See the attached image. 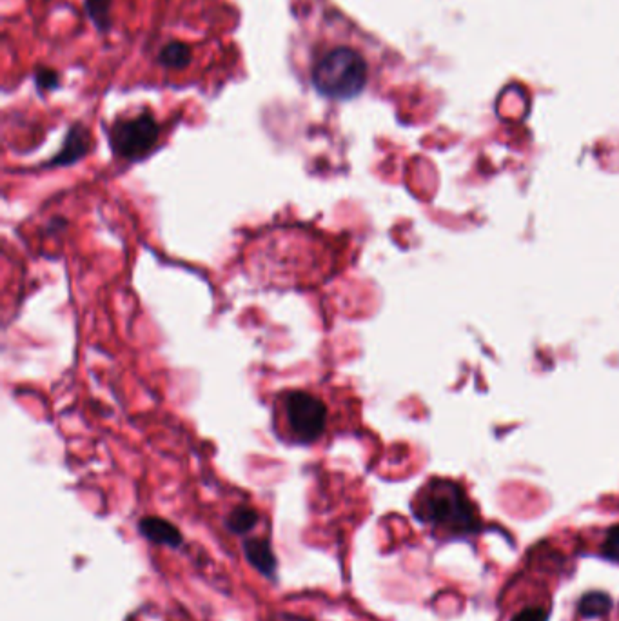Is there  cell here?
<instances>
[{
	"label": "cell",
	"instance_id": "obj_1",
	"mask_svg": "<svg viewBox=\"0 0 619 621\" xmlns=\"http://www.w3.org/2000/svg\"><path fill=\"white\" fill-rule=\"evenodd\" d=\"M333 413L313 389H287L276 396L275 431L291 444H315L331 429Z\"/></svg>",
	"mask_w": 619,
	"mask_h": 621
},
{
	"label": "cell",
	"instance_id": "obj_2",
	"mask_svg": "<svg viewBox=\"0 0 619 621\" xmlns=\"http://www.w3.org/2000/svg\"><path fill=\"white\" fill-rule=\"evenodd\" d=\"M414 514L423 523L451 536L480 531L482 523L467 494L451 480H433L423 487L414 500Z\"/></svg>",
	"mask_w": 619,
	"mask_h": 621
},
{
	"label": "cell",
	"instance_id": "obj_3",
	"mask_svg": "<svg viewBox=\"0 0 619 621\" xmlns=\"http://www.w3.org/2000/svg\"><path fill=\"white\" fill-rule=\"evenodd\" d=\"M369 68L364 57L347 46H338L316 60L311 80L316 91L331 100H351L364 91Z\"/></svg>",
	"mask_w": 619,
	"mask_h": 621
},
{
	"label": "cell",
	"instance_id": "obj_4",
	"mask_svg": "<svg viewBox=\"0 0 619 621\" xmlns=\"http://www.w3.org/2000/svg\"><path fill=\"white\" fill-rule=\"evenodd\" d=\"M157 120L151 115H137L129 119H120L113 124L109 140L111 148L117 153L118 157L128 158V160H138L148 155L151 149L155 148L158 142Z\"/></svg>",
	"mask_w": 619,
	"mask_h": 621
},
{
	"label": "cell",
	"instance_id": "obj_5",
	"mask_svg": "<svg viewBox=\"0 0 619 621\" xmlns=\"http://www.w3.org/2000/svg\"><path fill=\"white\" fill-rule=\"evenodd\" d=\"M140 533L144 538H148L149 542L158 543V545H168V547H178L182 543V534L178 531L173 523L155 516H148L144 520H140L138 525Z\"/></svg>",
	"mask_w": 619,
	"mask_h": 621
},
{
	"label": "cell",
	"instance_id": "obj_6",
	"mask_svg": "<svg viewBox=\"0 0 619 621\" xmlns=\"http://www.w3.org/2000/svg\"><path fill=\"white\" fill-rule=\"evenodd\" d=\"M191 57H193V51L189 48V44L171 40V42H166V44L160 46L157 62L162 69L182 71V69L189 68Z\"/></svg>",
	"mask_w": 619,
	"mask_h": 621
},
{
	"label": "cell",
	"instance_id": "obj_7",
	"mask_svg": "<svg viewBox=\"0 0 619 621\" xmlns=\"http://www.w3.org/2000/svg\"><path fill=\"white\" fill-rule=\"evenodd\" d=\"M244 549H246L247 562L251 563L256 571L262 572L269 578L275 574L276 558L267 540L251 538L244 543Z\"/></svg>",
	"mask_w": 619,
	"mask_h": 621
},
{
	"label": "cell",
	"instance_id": "obj_8",
	"mask_svg": "<svg viewBox=\"0 0 619 621\" xmlns=\"http://www.w3.org/2000/svg\"><path fill=\"white\" fill-rule=\"evenodd\" d=\"M258 523V513L249 505H238L231 513L227 514L226 525L231 533L247 534L253 531Z\"/></svg>",
	"mask_w": 619,
	"mask_h": 621
},
{
	"label": "cell",
	"instance_id": "obj_9",
	"mask_svg": "<svg viewBox=\"0 0 619 621\" xmlns=\"http://www.w3.org/2000/svg\"><path fill=\"white\" fill-rule=\"evenodd\" d=\"M578 609H580L581 616L585 618H600V616L609 614L612 609V598L605 592H587L581 598Z\"/></svg>",
	"mask_w": 619,
	"mask_h": 621
},
{
	"label": "cell",
	"instance_id": "obj_10",
	"mask_svg": "<svg viewBox=\"0 0 619 621\" xmlns=\"http://www.w3.org/2000/svg\"><path fill=\"white\" fill-rule=\"evenodd\" d=\"M86 131L77 126L75 129L69 131L68 140H66V146L62 149L59 157L55 158L53 162L57 164H69V162H75L79 160L84 153H86Z\"/></svg>",
	"mask_w": 619,
	"mask_h": 621
},
{
	"label": "cell",
	"instance_id": "obj_11",
	"mask_svg": "<svg viewBox=\"0 0 619 621\" xmlns=\"http://www.w3.org/2000/svg\"><path fill=\"white\" fill-rule=\"evenodd\" d=\"M601 552L610 562L619 563V525L612 527L609 533H607Z\"/></svg>",
	"mask_w": 619,
	"mask_h": 621
},
{
	"label": "cell",
	"instance_id": "obj_12",
	"mask_svg": "<svg viewBox=\"0 0 619 621\" xmlns=\"http://www.w3.org/2000/svg\"><path fill=\"white\" fill-rule=\"evenodd\" d=\"M512 621H547V612L540 607L525 609V611L518 612Z\"/></svg>",
	"mask_w": 619,
	"mask_h": 621
},
{
	"label": "cell",
	"instance_id": "obj_13",
	"mask_svg": "<svg viewBox=\"0 0 619 621\" xmlns=\"http://www.w3.org/2000/svg\"><path fill=\"white\" fill-rule=\"evenodd\" d=\"M271 620L273 621H309V620H304V618H300V616H295V614H275V616H273Z\"/></svg>",
	"mask_w": 619,
	"mask_h": 621
}]
</instances>
